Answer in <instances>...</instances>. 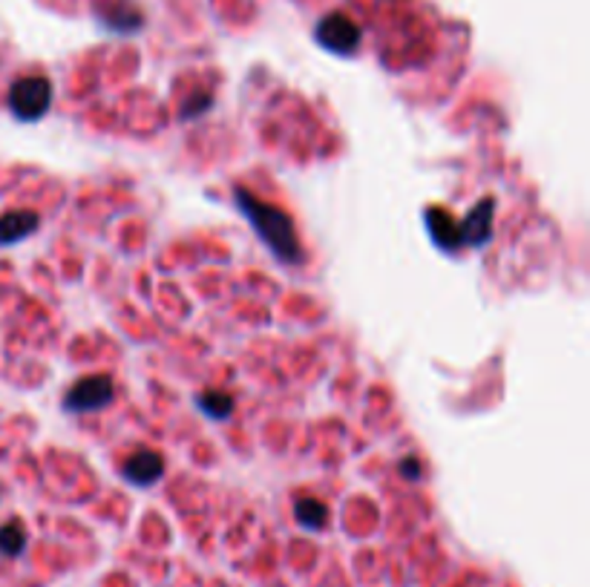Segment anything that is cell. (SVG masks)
Instances as JSON below:
<instances>
[{"label":"cell","instance_id":"8fae6325","mask_svg":"<svg viewBox=\"0 0 590 587\" xmlns=\"http://www.w3.org/2000/svg\"><path fill=\"white\" fill-rule=\"evenodd\" d=\"M26 547V530L21 524H6L0 530V553L6 556H21Z\"/></svg>","mask_w":590,"mask_h":587},{"label":"cell","instance_id":"ba28073f","mask_svg":"<svg viewBox=\"0 0 590 587\" xmlns=\"http://www.w3.org/2000/svg\"><path fill=\"white\" fill-rule=\"evenodd\" d=\"M38 225H41V216L35 210H12L6 216H0V248L32 237Z\"/></svg>","mask_w":590,"mask_h":587},{"label":"cell","instance_id":"277c9868","mask_svg":"<svg viewBox=\"0 0 590 587\" xmlns=\"http://www.w3.org/2000/svg\"><path fill=\"white\" fill-rule=\"evenodd\" d=\"M317 41L337 55H351L360 44V32L343 15H331L317 26Z\"/></svg>","mask_w":590,"mask_h":587},{"label":"cell","instance_id":"3957f363","mask_svg":"<svg viewBox=\"0 0 590 587\" xmlns=\"http://www.w3.org/2000/svg\"><path fill=\"white\" fill-rule=\"evenodd\" d=\"M115 395V386L110 377L95 375V377H84L78 380L64 397L66 412H98L104 409Z\"/></svg>","mask_w":590,"mask_h":587},{"label":"cell","instance_id":"52a82bcc","mask_svg":"<svg viewBox=\"0 0 590 587\" xmlns=\"http://www.w3.org/2000/svg\"><path fill=\"white\" fill-rule=\"evenodd\" d=\"M424 220H427V230H429L432 242L441 248V250H461L464 248V242H461V225L455 222L449 213H444L441 208H429L424 213Z\"/></svg>","mask_w":590,"mask_h":587},{"label":"cell","instance_id":"7a4b0ae2","mask_svg":"<svg viewBox=\"0 0 590 587\" xmlns=\"http://www.w3.org/2000/svg\"><path fill=\"white\" fill-rule=\"evenodd\" d=\"M49 104H53V83L46 78L29 75V78L15 81L9 87V110L15 119L38 122L46 115Z\"/></svg>","mask_w":590,"mask_h":587},{"label":"cell","instance_id":"8992f818","mask_svg":"<svg viewBox=\"0 0 590 587\" xmlns=\"http://www.w3.org/2000/svg\"><path fill=\"white\" fill-rule=\"evenodd\" d=\"M122 475L133 486H153L164 475V461L159 452L142 449L122 466Z\"/></svg>","mask_w":590,"mask_h":587},{"label":"cell","instance_id":"30bf717a","mask_svg":"<svg viewBox=\"0 0 590 587\" xmlns=\"http://www.w3.org/2000/svg\"><path fill=\"white\" fill-rule=\"evenodd\" d=\"M297 522L306 530H320L329 522V510H326L323 501L302 498V501H297Z\"/></svg>","mask_w":590,"mask_h":587},{"label":"cell","instance_id":"9c48e42d","mask_svg":"<svg viewBox=\"0 0 590 587\" xmlns=\"http://www.w3.org/2000/svg\"><path fill=\"white\" fill-rule=\"evenodd\" d=\"M196 406L208 417H213V421H225V417H231V412H233V397L225 392H202L196 397Z\"/></svg>","mask_w":590,"mask_h":587},{"label":"cell","instance_id":"5b68a950","mask_svg":"<svg viewBox=\"0 0 590 587\" xmlns=\"http://www.w3.org/2000/svg\"><path fill=\"white\" fill-rule=\"evenodd\" d=\"M493 213H496V202L490 196H484L481 202L467 213V220L458 222L461 225V242L469 248H481L493 240Z\"/></svg>","mask_w":590,"mask_h":587},{"label":"cell","instance_id":"7c38bea8","mask_svg":"<svg viewBox=\"0 0 590 587\" xmlns=\"http://www.w3.org/2000/svg\"><path fill=\"white\" fill-rule=\"evenodd\" d=\"M211 104H213V98H211V95H202V98L196 95V98H191L188 104H184L182 119H193V115H202V113H205Z\"/></svg>","mask_w":590,"mask_h":587},{"label":"cell","instance_id":"6da1fadb","mask_svg":"<svg viewBox=\"0 0 590 587\" xmlns=\"http://www.w3.org/2000/svg\"><path fill=\"white\" fill-rule=\"evenodd\" d=\"M233 199H236V205H240V210L248 216L251 228L257 230V237L271 248V254L282 265L302 262V245L297 240V230H294V222L289 213L268 202H260V199L245 188H233Z\"/></svg>","mask_w":590,"mask_h":587},{"label":"cell","instance_id":"4fadbf2b","mask_svg":"<svg viewBox=\"0 0 590 587\" xmlns=\"http://www.w3.org/2000/svg\"><path fill=\"white\" fill-rule=\"evenodd\" d=\"M400 473L407 475L409 481H418V478H420V464H418L415 458H407V461L400 464Z\"/></svg>","mask_w":590,"mask_h":587}]
</instances>
